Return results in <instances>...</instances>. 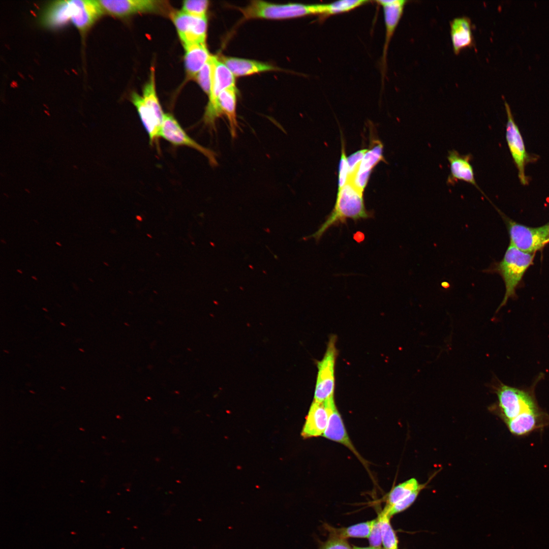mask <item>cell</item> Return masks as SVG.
<instances>
[{
    "instance_id": "1",
    "label": "cell",
    "mask_w": 549,
    "mask_h": 549,
    "mask_svg": "<svg viewBox=\"0 0 549 549\" xmlns=\"http://www.w3.org/2000/svg\"><path fill=\"white\" fill-rule=\"evenodd\" d=\"M539 375L531 387L520 388L504 384L495 378L490 385L492 390L498 398L493 408L498 411L504 421L511 419L526 413L539 411L542 409L537 403L535 394V387L542 378Z\"/></svg>"
},
{
    "instance_id": "2",
    "label": "cell",
    "mask_w": 549,
    "mask_h": 549,
    "mask_svg": "<svg viewBox=\"0 0 549 549\" xmlns=\"http://www.w3.org/2000/svg\"><path fill=\"white\" fill-rule=\"evenodd\" d=\"M372 216L365 208L363 194L347 182L338 191L335 204L331 213L318 229L309 238L313 237L318 241L332 226L345 224L349 219L356 221L371 218Z\"/></svg>"
},
{
    "instance_id": "3",
    "label": "cell",
    "mask_w": 549,
    "mask_h": 549,
    "mask_svg": "<svg viewBox=\"0 0 549 549\" xmlns=\"http://www.w3.org/2000/svg\"><path fill=\"white\" fill-rule=\"evenodd\" d=\"M534 255V253L524 252L510 245L500 262L483 270L487 273H499L504 282L505 295L497 312L506 304L509 298L515 296L516 288L528 268L532 264Z\"/></svg>"
},
{
    "instance_id": "4",
    "label": "cell",
    "mask_w": 549,
    "mask_h": 549,
    "mask_svg": "<svg viewBox=\"0 0 549 549\" xmlns=\"http://www.w3.org/2000/svg\"><path fill=\"white\" fill-rule=\"evenodd\" d=\"M238 9L245 19H284L316 15V4H277L256 0L251 1L247 6Z\"/></svg>"
},
{
    "instance_id": "5",
    "label": "cell",
    "mask_w": 549,
    "mask_h": 549,
    "mask_svg": "<svg viewBox=\"0 0 549 549\" xmlns=\"http://www.w3.org/2000/svg\"><path fill=\"white\" fill-rule=\"evenodd\" d=\"M235 76L219 57L214 56L213 79L209 100L203 116L204 123L215 130L217 119L220 117L217 102L220 94L227 88L235 86Z\"/></svg>"
},
{
    "instance_id": "6",
    "label": "cell",
    "mask_w": 549,
    "mask_h": 549,
    "mask_svg": "<svg viewBox=\"0 0 549 549\" xmlns=\"http://www.w3.org/2000/svg\"><path fill=\"white\" fill-rule=\"evenodd\" d=\"M510 236V245L521 251L534 253L549 242L548 225L530 227L506 219Z\"/></svg>"
},
{
    "instance_id": "7",
    "label": "cell",
    "mask_w": 549,
    "mask_h": 549,
    "mask_svg": "<svg viewBox=\"0 0 549 549\" xmlns=\"http://www.w3.org/2000/svg\"><path fill=\"white\" fill-rule=\"evenodd\" d=\"M160 137L163 138L173 145L185 146L196 149L208 159L211 166H215L218 164L216 153L200 145L190 137L177 120L170 114H165L160 130Z\"/></svg>"
},
{
    "instance_id": "8",
    "label": "cell",
    "mask_w": 549,
    "mask_h": 549,
    "mask_svg": "<svg viewBox=\"0 0 549 549\" xmlns=\"http://www.w3.org/2000/svg\"><path fill=\"white\" fill-rule=\"evenodd\" d=\"M103 13L114 16L125 17L139 13L166 12L168 4L156 0H99Z\"/></svg>"
},
{
    "instance_id": "9",
    "label": "cell",
    "mask_w": 549,
    "mask_h": 549,
    "mask_svg": "<svg viewBox=\"0 0 549 549\" xmlns=\"http://www.w3.org/2000/svg\"><path fill=\"white\" fill-rule=\"evenodd\" d=\"M336 338L331 337L325 354L318 362V374L314 393V401L324 402L333 395L334 386V368L337 355Z\"/></svg>"
},
{
    "instance_id": "10",
    "label": "cell",
    "mask_w": 549,
    "mask_h": 549,
    "mask_svg": "<svg viewBox=\"0 0 549 549\" xmlns=\"http://www.w3.org/2000/svg\"><path fill=\"white\" fill-rule=\"evenodd\" d=\"M171 18L183 46L205 43L207 30L206 17L193 16L181 11L172 13Z\"/></svg>"
},
{
    "instance_id": "11",
    "label": "cell",
    "mask_w": 549,
    "mask_h": 549,
    "mask_svg": "<svg viewBox=\"0 0 549 549\" xmlns=\"http://www.w3.org/2000/svg\"><path fill=\"white\" fill-rule=\"evenodd\" d=\"M324 403L328 414V422L322 436L344 445L363 462L349 437L341 414L336 407L333 395Z\"/></svg>"
},
{
    "instance_id": "12",
    "label": "cell",
    "mask_w": 549,
    "mask_h": 549,
    "mask_svg": "<svg viewBox=\"0 0 549 549\" xmlns=\"http://www.w3.org/2000/svg\"><path fill=\"white\" fill-rule=\"evenodd\" d=\"M505 106L507 115L506 124V138L509 150L513 159L517 166L518 177L521 182L526 185L527 179L525 174V165L527 154L524 142L516 125L508 104L505 102Z\"/></svg>"
},
{
    "instance_id": "13",
    "label": "cell",
    "mask_w": 549,
    "mask_h": 549,
    "mask_svg": "<svg viewBox=\"0 0 549 549\" xmlns=\"http://www.w3.org/2000/svg\"><path fill=\"white\" fill-rule=\"evenodd\" d=\"M70 21L82 34L103 13L97 1L70 0Z\"/></svg>"
},
{
    "instance_id": "14",
    "label": "cell",
    "mask_w": 549,
    "mask_h": 549,
    "mask_svg": "<svg viewBox=\"0 0 549 549\" xmlns=\"http://www.w3.org/2000/svg\"><path fill=\"white\" fill-rule=\"evenodd\" d=\"M447 158L450 166V173L447 179V184L452 185L458 181H464L473 185L484 195L475 180L473 168L471 163V154L462 155L456 150L452 149L448 151Z\"/></svg>"
},
{
    "instance_id": "15",
    "label": "cell",
    "mask_w": 549,
    "mask_h": 549,
    "mask_svg": "<svg viewBox=\"0 0 549 549\" xmlns=\"http://www.w3.org/2000/svg\"><path fill=\"white\" fill-rule=\"evenodd\" d=\"M504 421L512 435L523 437L548 426L549 414L542 409L537 412L524 413Z\"/></svg>"
},
{
    "instance_id": "16",
    "label": "cell",
    "mask_w": 549,
    "mask_h": 549,
    "mask_svg": "<svg viewBox=\"0 0 549 549\" xmlns=\"http://www.w3.org/2000/svg\"><path fill=\"white\" fill-rule=\"evenodd\" d=\"M376 2L383 7L386 29L381 60L382 74L383 75L385 71L388 46L403 15L407 1L404 0L377 1Z\"/></svg>"
},
{
    "instance_id": "17",
    "label": "cell",
    "mask_w": 549,
    "mask_h": 549,
    "mask_svg": "<svg viewBox=\"0 0 549 549\" xmlns=\"http://www.w3.org/2000/svg\"><path fill=\"white\" fill-rule=\"evenodd\" d=\"M450 33L455 54H459L462 50L473 45L472 24L469 17H458L452 20L450 22Z\"/></svg>"
},
{
    "instance_id": "18",
    "label": "cell",
    "mask_w": 549,
    "mask_h": 549,
    "mask_svg": "<svg viewBox=\"0 0 549 549\" xmlns=\"http://www.w3.org/2000/svg\"><path fill=\"white\" fill-rule=\"evenodd\" d=\"M327 422L328 414L324 402L314 401L306 417L301 436L304 438L322 436Z\"/></svg>"
},
{
    "instance_id": "19",
    "label": "cell",
    "mask_w": 549,
    "mask_h": 549,
    "mask_svg": "<svg viewBox=\"0 0 549 549\" xmlns=\"http://www.w3.org/2000/svg\"><path fill=\"white\" fill-rule=\"evenodd\" d=\"M219 58L235 77L278 70L277 67L271 65L254 60L225 56Z\"/></svg>"
},
{
    "instance_id": "20",
    "label": "cell",
    "mask_w": 549,
    "mask_h": 549,
    "mask_svg": "<svg viewBox=\"0 0 549 549\" xmlns=\"http://www.w3.org/2000/svg\"><path fill=\"white\" fill-rule=\"evenodd\" d=\"M70 21V0L51 2L44 9L41 16V24L52 28L61 27Z\"/></svg>"
},
{
    "instance_id": "21",
    "label": "cell",
    "mask_w": 549,
    "mask_h": 549,
    "mask_svg": "<svg viewBox=\"0 0 549 549\" xmlns=\"http://www.w3.org/2000/svg\"><path fill=\"white\" fill-rule=\"evenodd\" d=\"M131 101L135 106L142 124L146 130L150 144L158 146L162 123L145 105L142 97L136 93L132 94Z\"/></svg>"
},
{
    "instance_id": "22",
    "label": "cell",
    "mask_w": 549,
    "mask_h": 549,
    "mask_svg": "<svg viewBox=\"0 0 549 549\" xmlns=\"http://www.w3.org/2000/svg\"><path fill=\"white\" fill-rule=\"evenodd\" d=\"M237 90L231 86L223 90L218 98L217 106L220 117L225 115L228 120L231 137L236 136L238 128L236 116Z\"/></svg>"
},
{
    "instance_id": "23",
    "label": "cell",
    "mask_w": 549,
    "mask_h": 549,
    "mask_svg": "<svg viewBox=\"0 0 549 549\" xmlns=\"http://www.w3.org/2000/svg\"><path fill=\"white\" fill-rule=\"evenodd\" d=\"M184 47L185 50V64L188 77L195 78L211 55L209 53L205 43L191 44Z\"/></svg>"
},
{
    "instance_id": "24",
    "label": "cell",
    "mask_w": 549,
    "mask_h": 549,
    "mask_svg": "<svg viewBox=\"0 0 549 549\" xmlns=\"http://www.w3.org/2000/svg\"><path fill=\"white\" fill-rule=\"evenodd\" d=\"M375 519L359 523L346 528H336L326 525L330 538L345 539L347 538H368Z\"/></svg>"
},
{
    "instance_id": "25",
    "label": "cell",
    "mask_w": 549,
    "mask_h": 549,
    "mask_svg": "<svg viewBox=\"0 0 549 549\" xmlns=\"http://www.w3.org/2000/svg\"><path fill=\"white\" fill-rule=\"evenodd\" d=\"M369 2L364 0H342L329 4H316V15L327 17L350 11Z\"/></svg>"
},
{
    "instance_id": "26",
    "label": "cell",
    "mask_w": 549,
    "mask_h": 549,
    "mask_svg": "<svg viewBox=\"0 0 549 549\" xmlns=\"http://www.w3.org/2000/svg\"><path fill=\"white\" fill-rule=\"evenodd\" d=\"M150 73L149 79L143 88L142 97L147 107L151 110L156 118L162 123L165 113L163 111L157 95L154 69H151Z\"/></svg>"
},
{
    "instance_id": "27",
    "label": "cell",
    "mask_w": 549,
    "mask_h": 549,
    "mask_svg": "<svg viewBox=\"0 0 549 549\" xmlns=\"http://www.w3.org/2000/svg\"><path fill=\"white\" fill-rule=\"evenodd\" d=\"M423 484H420L416 478H412L396 485L388 494L385 507H389L405 499Z\"/></svg>"
},
{
    "instance_id": "28",
    "label": "cell",
    "mask_w": 549,
    "mask_h": 549,
    "mask_svg": "<svg viewBox=\"0 0 549 549\" xmlns=\"http://www.w3.org/2000/svg\"><path fill=\"white\" fill-rule=\"evenodd\" d=\"M383 148V144L380 141L374 140L371 148L365 153L355 172L372 171L376 165L380 162L384 161Z\"/></svg>"
},
{
    "instance_id": "29",
    "label": "cell",
    "mask_w": 549,
    "mask_h": 549,
    "mask_svg": "<svg viewBox=\"0 0 549 549\" xmlns=\"http://www.w3.org/2000/svg\"><path fill=\"white\" fill-rule=\"evenodd\" d=\"M379 519L381 531L382 544L385 549H398V540L390 523V517L381 512Z\"/></svg>"
},
{
    "instance_id": "30",
    "label": "cell",
    "mask_w": 549,
    "mask_h": 549,
    "mask_svg": "<svg viewBox=\"0 0 549 549\" xmlns=\"http://www.w3.org/2000/svg\"><path fill=\"white\" fill-rule=\"evenodd\" d=\"M213 72L214 55H211L195 77L201 88L208 96H209L211 89Z\"/></svg>"
},
{
    "instance_id": "31",
    "label": "cell",
    "mask_w": 549,
    "mask_h": 549,
    "mask_svg": "<svg viewBox=\"0 0 549 549\" xmlns=\"http://www.w3.org/2000/svg\"><path fill=\"white\" fill-rule=\"evenodd\" d=\"M427 483L414 491L405 499L398 502L389 507H384L382 512L390 518L393 515L401 512L409 508L416 500L420 492L425 487Z\"/></svg>"
},
{
    "instance_id": "32",
    "label": "cell",
    "mask_w": 549,
    "mask_h": 549,
    "mask_svg": "<svg viewBox=\"0 0 549 549\" xmlns=\"http://www.w3.org/2000/svg\"><path fill=\"white\" fill-rule=\"evenodd\" d=\"M208 5L206 0H187L183 2L182 11L193 16L206 17Z\"/></svg>"
},
{
    "instance_id": "33",
    "label": "cell",
    "mask_w": 549,
    "mask_h": 549,
    "mask_svg": "<svg viewBox=\"0 0 549 549\" xmlns=\"http://www.w3.org/2000/svg\"><path fill=\"white\" fill-rule=\"evenodd\" d=\"M344 142L342 141V153L339 165L338 189L340 191L347 182L349 168Z\"/></svg>"
},
{
    "instance_id": "34",
    "label": "cell",
    "mask_w": 549,
    "mask_h": 549,
    "mask_svg": "<svg viewBox=\"0 0 549 549\" xmlns=\"http://www.w3.org/2000/svg\"><path fill=\"white\" fill-rule=\"evenodd\" d=\"M368 148L361 149L357 150L347 157V162L349 168L348 176L355 173L360 164V163L365 153L368 151Z\"/></svg>"
},
{
    "instance_id": "35",
    "label": "cell",
    "mask_w": 549,
    "mask_h": 549,
    "mask_svg": "<svg viewBox=\"0 0 549 549\" xmlns=\"http://www.w3.org/2000/svg\"><path fill=\"white\" fill-rule=\"evenodd\" d=\"M371 546L380 547L382 544L381 531L379 519H375L370 534L368 537Z\"/></svg>"
},
{
    "instance_id": "36",
    "label": "cell",
    "mask_w": 549,
    "mask_h": 549,
    "mask_svg": "<svg viewBox=\"0 0 549 549\" xmlns=\"http://www.w3.org/2000/svg\"><path fill=\"white\" fill-rule=\"evenodd\" d=\"M320 549H352L345 539L330 538Z\"/></svg>"
},
{
    "instance_id": "37",
    "label": "cell",
    "mask_w": 549,
    "mask_h": 549,
    "mask_svg": "<svg viewBox=\"0 0 549 549\" xmlns=\"http://www.w3.org/2000/svg\"><path fill=\"white\" fill-rule=\"evenodd\" d=\"M353 549H382V548H381L380 547H373V546H371L370 547H361L354 546Z\"/></svg>"
},
{
    "instance_id": "38",
    "label": "cell",
    "mask_w": 549,
    "mask_h": 549,
    "mask_svg": "<svg viewBox=\"0 0 549 549\" xmlns=\"http://www.w3.org/2000/svg\"><path fill=\"white\" fill-rule=\"evenodd\" d=\"M56 243H57V244L58 245H59V246H61V245H60V243H59V242H56Z\"/></svg>"
},
{
    "instance_id": "39",
    "label": "cell",
    "mask_w": 549,
    "mask_h": 549,
    "mask_svg": "<svg viewBox=\"0 0 549 549\" xmlns=\"http://www.w3.org/2000/svg\"><path fill=\"white\" fill-rule=\"evenodd\" d=\"M547 225H548V231H549V224H547Z\"/></svg>"
}]
</instances>
